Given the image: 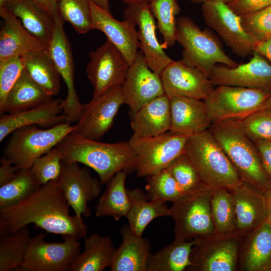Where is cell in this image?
I'll return each instance as SVG.
<instances>
[{
  "label": "cell",
  "instance_id": "obj_1",
  "mask_svg": "<svg viewBox=\"0 0 271 271\" xmlns=\"http://www.w3.org/2000/svg\"><path fill=\"white\" fill-rule=\"evenodd\" d=\"M69 207L58 179L51 180L20 202L0 208V232L12 234L33 223L62 238L85 237L87 225L82 217L70 215Z\"/></svg>",
  "mask_w": 271,
  "mask_h": 271
},
{
  "label": "cell",
  "instance_id": "obj_2",
  "mask_svg": "<svg viewBox=\"0 0 271 271\" xmlns=\"http://www.w3.org/2000/svg\"><path fill=\"white\" fill-rule=\"evenodd\" d=\"M55 148L63 163L76 162L91 168L98 174L102 185L118 172L135 170L136 156L128 142L102 143L72 132Z\"/></svg>",
  "mask_w": 271,
  "mask_h": 271
},
{
  "label": "cell",
  "instance_id": "obj_3",
  "mask_svg": "<svg viewBox=\"0 0 271 271\" xmlns=\"http://www.w3.org/2000/svg\"><path fill=\"white\" fill-rule=\"evenodd\" d=\"M239 173L241 180L265 192L271 179L265 171L257 150L242 128L239 120L212 123L209 128Z\"/></svg>",
  "mask_w": 271,
  "mask_h": 271
},
{
  "label": "cell",
  "instance_id": "obj_4",
  "mask_svg": "<svg viewBox=\"0 0 271 271\" xmlns=\"http://www.w3.org/2000/svg\"><path fill=\"white\" fill-rule=\"evenodd\" d=\"M204 185L230 189L241 181V177L209 129L191 135L185 148Z\"/></svg>",
  "mask_w": 271,
  "mask_h": 271
},
{
  "label": "cell",
  "instance_id": "obj_5",
  "mask_svg": "<svg viewBox=\"0 0 271 271\" xmlns=\"http://www.w3.org/2000/svg\"><path fill=\"white\" fill-rule=\"evenodd\" d=\"M76 129L65 122L49 128L36 125L23 126L14 131L3 150V158L19 169H30L35 160L48 153Z\"/></svg>",
  "mask_w": 271,
  "mask_h": 271
},
{
  "label": "cell",
  "instance_id": "obj_6",
  "mask_svg": "<svg viewBox=\"0 0 271 271\" xmlns=\"http://www.w3.org/2000/svg\"><path fill=\"white\" fill-rule=\"evenodd\" d=\"M176 26V41L183 48L182 60L198 68L208 77L217 63L231 67L238 65L225 53L210 31L201 30L190 18H178Z\"/></svg>",
  "mask_w": 271,
  "mask_h": 271
},
{
  "label": "cell",
  "instance_id": "obj_7",
  "mask_svg": "<svg viewBox=\"0 0 271 271\" xmlns=\"http://www.w3.org/2000/svg\"><path fill=\"white\" fill-rule=\"evenodd\" d=\"M211 188L202 185L172 202L175 239L189 241L214 233L210 211Z\"/></svg>",
  "mask_w": 271,
  "mask_h": 271
},
{
  "label": "cell",
  "instance_id": "obj_8",
  "mask_svg": "<svg viewBox=\"0 0 271 271\" xmlns=\"http://www.w3.org/2000/svg\"><path fill=\"white\" fill-rule=\"evenodd\" d=\"M191 135L170 131L154 137L133 134L128 141L136 156L135 171L138 177H145L166 168L175 159L185 153Z\"/></svg>",
  "mask_w": 271,
  "mask_h": 271
},
{
  "label": "cell",
  "instance_id": "obj_9",
  "mask_svg": "<svg viewBox=\"0 0 271 271\" xmlns=\"http://www.w3.org/2000/svg\"><path fill=\"white\" fill-rule=\"evenodd\" d=\"M270 95L258 89L217 86L204 101L212 124L242 119L257 111Z\"/></svg>",
  "mask_w": 271,
  "mask_h": 271
},
{
  "label": "cell",
  "instance_id": "obj_10",
  "mask_svg": "<svg viewBox=\"0 0 271 271\" xmlns=\"http://www.w3.org/2000/svg\"><path fill=\"white\" fill-rule=\"evenodd\" d=\"M240 236L236 232L216 233L194 238L191 265L187 269L199 271H233L237 260Z\"/></svg>",
  "mask_w": 271,
  "mask_h": 271
},
{
  "label": "cell",
  "instance_id": "obj_11",
  "mask_svg": "<svg viewBox=\"0 0 271 271\" xmlns=\"http://www.w3.org/2000/svg\"><path fill=\"white\" fill-rule=\"evenodd\" d=\"M45 234L32 237L19 271H68L80 253V243L71 237L62 238V242H47Z\"/></svg>",
  "mask_w": 271,
  "mask_h": 271
},
{
  "label": "cell",
  "instance_id": "obj_12",
  "mask_svg": "<svg viewBox=\"0 0 271 271\" xmlns=\"http://www.w3.org/2000/svg\"><path fill=\"white\" fill-rule=\"evenodd\" d=\"M52 38L46 51L63 79L67 88L62 102L63 113L69 123L80 117L85 104H82L76 93L74 83V64L70 44L63 28L64 22L57 15Z\"/></svg>",
  "mask_w": 271,
  "mask_h": 271
},
{
  "label": "cell",
  "instance_id": "obj_13",
  "mask_svg": "<svg viewBox=\"0 0 271 271\" xmlns=\"http://www.w3.org/2000/svg\"><path fill=\"white\" fill-rule=\"evenodd\" d=\"M87 76L93 87L92 98L121 86L129 64L120 51L107 39L89 53Z\"/></svg>",
  "mask_w": 271,
  "mask_h": 271
},
{
  "label": "cell",
  "instance_id": "obj_14",
  "mask_svg": "<svg viewBox=\"0 0 271 271\" xmlns=\"http://www.w3.org/2000/svg\"><path fill=\"white\" fill-rule=\"evenodd\" d=\"M206 24L215 30L236 55L245 57L252 53L255 42L244 30L240 16L222 0L202 4Z\"/></svg>",
  "mask_w": 271,
  "mask_h": 271
},
{
  "label": "cell",
  "instance_id": "obj_15",
  "mask_svg": "<svg viewBox=\"0 0 271 271\" xmlns=\"http://www.w3.org/2000/svg\"><path fill=\"white\" fill-rule=\"evenodd\" d=\"M124 104L121 86L112 88L85 103L73 132L99 141L112 127L120 107Z\"/></svg>",
  "mask_w": 271,
  "mask_h": 271
},
{
  "label": "cell",
  "instance_id": "obj_16",
  "mask_svg": "<svg viewBox=\"0 0 271 271\" xmlns=\"http://www.w3.org/2000/svg\"><path fill=\"white\" fill-rule=\"evenodd\" d=\"M58 181L74 214L79 217H89L91 213L88 203L101 192L99 179L92 177L86 168H80L77 163L62 162Z\"/></svg>",
  "mask_w": 271,
  "mask_h": 271
},
{
  "label": "cell",
  "instance_id": "obj_17",
  "mask_svg": "<svg viewBox=\"0 0 271 271\" xmlns=\"http://www.w3.org/2000/svg\"><path fill=\"white\" fill-rule=\"evenodd\" d=\"M160 75L169 98L189 97L204 100L214 88L209 77L182 60L171 62Z\"/></svg>",
  "mask_w": 271,
  "mask_h": 271
},
{
  "label": "cell",
  "instance_id": "obj_18",
  "mask_svg": "<svg viewBox=\"0 0 271 271\" xmlns=\"http://www.w3.org/2000/svg\"><path fill=\"white\" fill-rule=\"evenodd\" d=\"M124 104L132 114L155 98L165 94L160 75L149 66L141 50L129 65L121 85Z\"/></svg>",
  "mask_w": 271,
  "mask_h": 271
},
{
  "label": "cell",
  "instance_id": "obj_19",
  "mask_svg": "<svg viewBox=\"0 0 271 271\" xmlns=\"http://www.w3.org/2000/svg\"><path fill=\"white\" fill-rule=\"evenodd\" d=\"M247 63L228 67L216 65L209 78L214 86H233L271 92V65L259 53L253 51Z\"/></svg>",
  "mask_w": 271,
  "mask_h": 271
},
{
  "label": "cell",
  "instance_id": "obj_20",
  "mask_svg": "<svg viewBox=\"0 0 271 271\" xmlns=\"http://www.w3.org/2000/svg\"><path fill=\"white\" fill-rule=\"evenodd\" d=\"M123 17L137 26L140 48L149 67L160 75L173 60L167 55L158 40L157 26L149 3L128 6L123 12Z\"/></svg>",
  "mask_w": 271,
  "mask_h": 271
},
{
  "label": "cell",
  "instance_id": "obj_21",
  "mask_svg": "<svg viewBox=\"0 0 271 271\" xmlns=\"http://www.w3.org/2000/svg\"><path fill=\"white\" fill-rule=\"evenodd\" d=\"M228 191L234 203L235 231L240 236H246L267 217L264 192L242 181Z\"/></svg>",
  "mask_w": 271,
  "mask_h": 271
},
{
  "label": "cell",
  "instance_id": "obj_22",
  "mask_svg": "<svg viewBox=\"0 0 271 271\" xmlns=\"http://www.w3.org/2000/svg\"><path fill=\"white\" fill-rule=\"evenodd\" d=\"M91 10L92 29L102 32L130 65L140 48L136 25L130 20H117L91 0Z\"/></svg>",
  "mask_w": 271,
  "mask_h": 271
},
{
  "label": "cell",
  "instance_id": "obj_23",
  "mask_svg": "<svg viewBox=\"0 0 271 271\" xmlns=\"http://www.w3.org/2000/svg\"><path fill=\"white\" fill-rule=\"evenodd\" d=\"M63 101L62 99H51L27 110L1 115L0 142L14 131L23 126L37 125L49 128L68 122L67 117L63 113Z\"/></svg>",
  "mask_w": 271,
  "mask_h": 271
},
{
  "label": "cell",
  "instance_id": "obj_24",
  "mask_svg": "<svg viewBox=\"0 0 271 271\" xmlns=\"http://www.w3.org/2000/svg\"><path fill=\"white\" fill-rule=\"evenodd\" d=\"M3 20L0 31V63L47 48L48 45L28 31L11 12H9Z\"/></svg>",
  "mask_w": 271,
  "mask_h": 271
},
{
  "label": "cell",
  "instance_id": "obj_25",
  "mask_svg": "<svg viewBox=\"0 0 271 271\" xmlns=\"http://www.w3.org/2000/svg\"><path fill=\"white\" fill-rule=\"evenodd\" d=\"M170 131L192 135L210 127L211 122L204 100L189 97H175L170 98Z\"/></svg>",
  "mask_w": 271,
  "mask_h": 271
},
{
  "label": "cell",
  "instance_id": "obj_26",
  "mask_svg": "<svg viewBox=\"0 0 271 271\" xmlns=\"http://www.w3.org/2000/svg\"><path fill=\"white\" fill-rule=\"evenodd\" d=\"M132 114L130 124L135 136L154 137L170 131V98L165 94L145 104Z\"/></svg>",
  "mask_w": 271,
  "mask_h": 271
},
{
  "label": "cell",
  "instance_id": "obj_27",
  "mask_svg": "<svg viewBox=\"0 0 271 271\" xmlns=\"http://www.w3.org/2000/svg\"><path fill=\"white\" fill-rule=\"evenodd\" d=\"M122 241L115 249L110 266L111 271H147L151 254L149 240L134 234L128 225L121 229Z\"/></svg>",
  "mask_w": 271,
  "mask_h": 271
},
{
  "label": "cell",
  "instance_id": "obj_28",
  "mask_svg": "<svg viewBox=\"0 0 271 271\" xmlns=\"http://www.w3.org/2000/svg\"><path fill=\"white\" fill-rule=\"evenodd\" d=\"M241 262L247 271L271 270V217L246 236Z\"/></svg>",
  "mask_w": 271,
  "mask_h": 271
},
{
  "label": "cell",
  "instance_id": "obj_29",
  "mask_svg": "<svg viewBox=\"0 0 271 271\" xmlns=\"http://www.w3.org/2000/svg\"><path fill=\"white\" fill-rule=\"evenodd\" d=\"M8 8L28 31L48 45L54 30L55 19L31 0H10Z\"/></svg>",
  "mask_w": 271,
  "mask_h": 271
},
{
  "label": "cell",
  "instance_id": "obj_30",
  "mask_svg": "<svg viewBox=\"0 0 271 271\" xmlns=\"http://www.w3.org/2000/svg\"><path fill=\"white\" fill-rule=\"evenodd\" d=\"M116 248L111 237L94 233L84 241V250L73 261L71 271H102L110 267Z\"/></svg>",
  "mask_w": 271,
  "mask_h": 271
},
{
  "label": "cell",
  "instance_id": "obj_31",
  "mask_svg": "<svg viewBox=\"0 0 271 271\" xmlns=\"http://www.w3.org/2000/svg\"><path fill=\"white\" fill-rule=\"evenodd\" d=\"M130 207L126 216L133 233L143 236L148 224L158 217L170 216V208L165 203L149 200L142 189L127 190Z\"/></svg>",
  "mask_w": 271,
  "mask_h": 271
},
{
  "label": "cell",
  "instance_id": "obj_32",
  "mask_svg": "<svg viewBox=\"0 0 271 271\" xmlns=\"http://www.w3.org/2000/svg\"><path fill=\"white\" fill-rule=\"evenodd\" d=\"M52 97L36 83L24 68L7 95L1 115L36 107L52 99Z\"/></svg>",
  "mask_w": 271,
  "mask_h": 271
},
{
  "label": "cell",
  "instance_id": "obj_33",
  "mask_svg": "<svg viewBox=\"0 0 271 271\" xmlns=\"http://www.w3.org/2000/svg\"><path fill=\"white\" fill-rule=\"evenodd\" d=\"M127 173L125 171L118 172L107 183L95 208L97 217L110 216L116 221L126 217L130 207L125 186Z\"/></svg>",
  "mask_w": 271,
  "mask_h": 271
},
{
  "label": "cell",
  "instance_id": "obj_34",
  "mask_svg": "<svg viewBox=\"0 0 271 271\" xmlns=\"http://www.w3.org/2000/svg\"><path fill=\"white\" fill-rule=\"evenodd\" d=\"M195 243L194 239H175L155 253L149 255L147 271H182L191 265L190 254Z\"/></svg>",
  "mask_w": 271,
  "mask_h": 271
},
{
  "label": "cell",
  "instance_id": "obj_35",
  "mask_svg": "<svg viewBox=\"0 0 271 271\" xmlns=\"http://www.w3.org/2000/svg\"><path fill=\"white\" fill-rule=\"evenodd\" d=\"M21 58L30 77L48 94L57 95L60 88L61 76L46 49Z\"/></svg>",
  "mask_w": 271,
  "mask_h": 271
},
{
  "label": "cell",
  "instance_id": "obj_36",
  "mask_svg": "<svg viewBox=\"0 0 271 271\" xmlns=\"http://www.w3.org/2000/svg\"><path fill=\"white\" fill-rule=\"evenodd\" d=\"M32 238L28 226L12 234L0 232V271L16 270L22 264Z\"/></svg>",
  "mask_w": 271,
  "mask_h": 271
},
{
  "label": "cell",
  "instance_id": "obj_37",
  "mask_svg": "<svg viewBox=\"0 0 271 271\" xmlns=\"http://www.w3.org/2000/svg\"><path fill=\"white\" fill-rule=\"evenodd\" d=\"M210 211L215 233H228L236 232V215L234 203L228 189H212Z\"/></svg>",
  "mask_w": 271,
  "mask_h": 271
},
{
  "label": "cell",
  "instance_id": "obj_38",
  "mask_svg": "<svg viewBox=\"0 0 271 271\" xmlns=\"http://www.w3.org/2000/svg\"><path fill=\"white\" fill-rule=\"evenodd\" d=\"M157 26L162 34L164 49L173 46L176 42V16L180 11L176 0H151L149 3Z\"/></svg>",
  "mask_w": 271,
  "mask_h": 271
},
{
  "label": "cell",
  "instance_id": "obj_39",
  "mask_svg": "<svg viewBox=\"0 0 271 271\" xmlns=\"http://www.w3.org/2000/svg\"><path fill=\"white\" fill-rule=\"evenodd\" d=\"M57 15L79 34L92 29L91 0H57Z\"/></svg>",
  "mask_w": 271,
  "mask_h": 271
},
{
  "label": "cell",
  "instance_id": "obj_40",
  "mask_svg": "<svg viewBox=\"0 0 271 271\" xmlns=\"http://www.w3.org/2000/svg\"><path fill=\"white\" fill-rule=\"evenodd\" d=\"M39 186L30 169L19 170L11 181L0 187V208L20 202Z\"/></svg>",
  "mask_w": 271,
  "mask_h": 271
},
{
  "label": "cell",
  "instance_id": "obj_41",
  "mask_svg": "<svg viewBox=\"0 0 271 271\" xmlns=\"http://www.w3.org/2000/svg\"><path fill=\"white\" fill-rule=\"evenodd\" d=\"M146 177L149 200L172 203L185 194L167 168Z\"/></svg>",
  "mask_w": 271,
  "mask_h": 271
},
{
  "label": "cell",
  "instance_id": "obj_42",
  "mask_svg": "<svg viewBox=\"0 0 271 271\" xmlns=\"http://www.w3.org/2000/svg\"><path fill=\"white\" fill-rule=\"evenodd\" d=\"M62 157L55 147L34 161L30 168L39 186L58 179L62 170Z\"/></svg>",
  "mask_w": 271,
  "mask_h": 271
},
{
  "label": "cell",
  "instance_id": "obj_43",
  "mask_svg": "<svg viewBox=\"0 0 271 271\" xmlns=\"http://www.w3.org/2000/svg\"><path fill=\"white\" fill-rule=\"evenodd\" d=\"M166 168L184 193L204 185L194 166L185 153L175 159Z\"/></svg>",
  "mask_w": 271,
  "mask_h": 271
},
{
  "label": "cell",
  "instance_id": "obj_44",
  "mask_svg": "<svg viewBox=\"0 0 271 271\" xmlns=\"http://www.w3.org/2000/svg\"><path fill=\"white\" fill-rule=\"evenodd\" d=\"M240 17L244 30L255 43L271 36V6Z\"/></svg>",
  "mask_w": 271,
  "mask_h": 271
},
{
  "label": "cell",
  "instance_id": "obj_45",
  "mask_svg": "<svg viewBox=\"0 0 271 271\" xmlns=\"http://www.w3.org/2000/svg\"><path fill=\"white\" fill-rule=\"evenodd\" d=\"M239 121L243 131L253 142L271 141V110H258Z\"/></svg>",
  "mask_w": 271,
  "mask_h": 271
},
{
  "label": "cell",
  "instance_id": "obj_46",
  "mask_svg": "<svg viewBox=\"0 0 271 271\" xmlns=\"http://www.w3.org/2000/svg\"><path fill=\"white\" fill-rule=\"evenodd\" d=\"M24 64L21 57L11 58L0 63V111L7 95L21 75Z\"/></svg>",
  "mask_w": 271,
  "mask_h": 271
},
{
  "label": "cell",
  "instance_id": "obj_47",
  "mask_svg": "<svg viewBox=\"0 0 271 271\" xmlns=\"http://www.w3.org/2000/svg\"><path fill=\"white\" fill-rule=\"evenodd\" d=\"M227 5L236 14L241 16L271 6V0H233Z\"/></svg>",
  "mask_w": 271,
  "mask_h": 271
},
{
  "label": "cell",
  "instance_id": "obj_48",
  "mask_svg": "<svg viewBox=\"0 0 271 271\" xmlns=\"http://www.w3.org/2000/svg\"><path fill=\"white\" fill-rule=\"evenodd\" d=\"M253 142L259 154L262 166L271 179V141L257 140Z\"/></svg>",
  "mask_w": 271,
  "mask_h": 271
},
{
  "label": "cell",
  "instance_id": "obj_49",
  "mask_svg": "<svg viewBox=\"0 0 271 271\" xmlns=\"http://www.w3.org/2000/svg\"><path fill=\"white\" fill-rule=\"evenodd\" d=\"M0 162L1 187L11 181L20 169L3 157L1 159Z\"/></svg>",
  "mask_w": 271,
  "mask_h": 271
},
{
  "label": "cell",
  "instance_id": "obj_50",
  "mask_svg": "<svg viewBox=\"0 0 271 271\" xmlns=\"http://www.w3.org/2000/svg\"><path fill=\"white\" fill-rule=\"evenodd\" d=\"M253 51H255L271 62V36L255 42Z\"/></svg>",
  "mask_w": 271,
  "mask_h": 271
},
{
  "label": "cell",
  "instance_id": "obj_51",
  "mask_svg": "<svg viewBox=\"0 0 271 271\" xmlns=\"http://www.w3.org/2000/svg\"><path fill=\"white\" fill-rule=\"evenodd\" d=\"M45 10L54 19L57 16V0H31Z\"/></svg>",
  "mask_w": 271,
  "mask_h": 271
},
{
  "label": "cell",
  "instance_id": "obj_52",
  "mask_svg": "<svg viewBox=\"0 0 271 271\" xmlns=\"http://www.w3.org/2000/svg\"><path fill=\"white\" fill-rule=\"evenodd\" d=\"M10 0H0V16L3 19L9 13L8 4Z\"/></svg>",
  "mask_w": 271,
  "mask_h": 271
},
{
  "label": "cell",
  "instance_id": "obj_53",
  "mask_svg": "<svg viewBox=\"0 0 271 271\" xmlns=\"http://www.w3.org/2000/svg\"><path fill=\"white\" fill-rule=\"evenodd\" d=\"M95 4L106 12L111 13L108 0H91Z\"/></svg>",
  "mask_w": 271,
  "mask_h": 271
},
{
  "label": "cell",
  "instance_id": "obj_54",
  "mask_svg": "<svg viewBox=\"0 0 271 271\" xmlns=\"http://www.w3.org/2000/svg\"><path fill=\"white\" fill-rule=\"evenodd\" d=\"M268 214L271 217V189L264 192Z\"/></svg>",
  "mask_w": 271,
  "mask_h": 271
},
{
  "label": "cell",
  "instance_id": "obj_55",
  "mask_svg": "<svg viewBox=\"0 0 271 271\" xmlns=\"http://www.w3.org/2000/svg\"><path fill=\"white\" fill-rule=\"evenodd\" d=\"M151 0H121V1L129 5H140L143 4L150 3Z\"/></svg>",
  "mask_w": 271,
  "mask_h": 271
},
{
  "label": "cell",
  "instance_id": "obj_56",
  "mask_svg": "<svg viewBox=\"0 0 271 271\" xmlns=\"http://www.w3.org/2000/svg\"><path fill=\"white\" fill-rule=\"evenodd\" d=\"M262 109L271 110V95L263 102L258 110Z\"/></svg>",
  "mask_w": 271,
  "mask_h": 271
},
{
  "label": "cell",
  "instance_id": "obj_57",
  "mask_svg": "<svg viewBox=\"0 0 271 271\" xmlns=\"http://www.w3.org/2000/svg\"><path fill=\"white\" fill-rule=\"evenodd\" d=\"M193 3L203 4L205 2L210 1L212 0H190Z\"/></svg>",
  "mask_w": 271,
  "mask_h": 271
},
{
  "label": "cell",
  "instance_id": "obj_58",
  "mask_svg": "<svg viewBox=\"0 0 271 271\" xmlns=\"http://www.w3.org/2000/svg\"><path fill=\"white\" fill-rule=\"evenodd\" d=\"M222 1H223L224 3H225L226 4H228L230 3L233 0H222Z\"/></svg>",
  "mask_w": 271,
  "mask_h": 271
},
{
  "label": "cell",
  "instance_id": "obj_59",
  "mask_svg": "<svg viewBox=\"0 0 271 271\" xmlns=\"http://www.w3.org/2000/svg\"></svg>",
  "mask_w": 271,
  "mask_h": 271
}]
</instances>
